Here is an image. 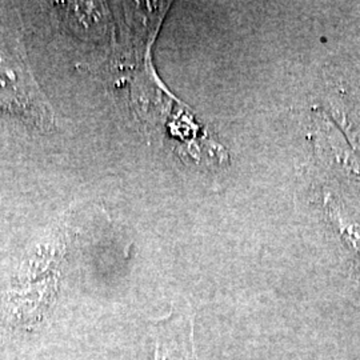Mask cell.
<instances>
[{
    "label": "cell",
    "instance_id": "1",
    "mask_svg": "<svg viewBox=\"0 0 360 360\" xmlns=\"http://www.w3.org/2000/svg\"><path fill=\"white\" fill-rule=\"evenodd\" d=\"M18 25L16 11L0 4V112L49 131L53 110L31 71Z\"/></svg>",
    "mask_w": 360,
    "mask_h": 360
}]
</instances>
